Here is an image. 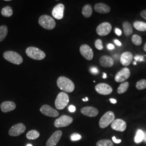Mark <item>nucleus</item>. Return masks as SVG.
Wrapping results in <instances>:
<instances>
[{"label": "nucleus", "mask_w": 146, "mask_h": 146, "mask_svg": "<svg viewBox=\"0 0 146 146\" xmlns=\"http://www.w3.org/2000/svg\"><path fill=\"white\" fill-rule=\"evenodd\" d=\"M82 13L83 15L85 17H87V18L90 17L93 14L92 7L89 4H87L86 5H84V7L82 8Z\"/></svg>", "instance_id": "nucleus-23"}, {"label": "nucleus", "mask_w": 146, "mask_h": 146, "mask_svg": "<svg viewBox=\"0 0 146 146\" xmlns=\"http://www.w3.org/2000/svg\"><path fill=\"white\" fill-rule=\"evenodd\" d=\"M82 114L88 117H95L99 114V110L93 107H85L81 110Z\"/></svg>", "instance_id": "nucleus-18"}, {"label": "nucleus", "mask_w": 146, "mask_h": 146, "mask_svg": "<svg viewBox=\"0 0 146 146\" xmlns=\"http://www.w3.org/2000/svg\"><path fill=\"white\" fill-rule=\"evenodd\" d=\"M27 146H32V145H31V144H28V145H27Z\"/></svg>", "instance_id": "nucleus-49"}, {"label": "nucleus", "mask_w": 146, "mask_h": 146, "mask_svg": "<svg viewBox=\"0 0 146 146\" xmlns=\"http://www.w3.org/2000/svg\"><path fill=\"white\" fill-rule=\"evenodd\" d=\"M69 98L68 94L64 92H61L58 94L55 101L56 109L62 110L64 109L68 104Z\"/></svg>", "instance_id": "nucleus-5"}, {"label": "nucleus", "mask_w": 146, "mask_h": 146, "mask_svg": "<svg viewBox=\"0 0 146 146\" xmlns=\"http://www.w3.org/2000/svg\"><path fill=\"white\" fill-rule=\"evenodd\" d=\"M58 87L66 93H72L74 90L75 85L72 80L65 76H60L57 80Z\"/></svg>", "instance_id": "nucleus-1"}, {"label": "nucleus", "mask_w": 146, "mask_h": 146, "mask_svg": "<svg viewBox=\"0 0 146 146\" xmlns=\"http://www.w3.org/2000/svg\"><path fill=\"white\" fill-rule=\"evenodd\" d=\"M115 120V115L111 111L106 112L100 119L99 121V126L101 128H105L107 127L110 124Z\"/></svg>", "instance_id": "nucleus-6"}, {"label": "nucleus", "mask_w": 146, "mask_h": 146, "mask_svg": "<svg viewBox=\"0 0 146 146\" xmlns=\"http://www.w3.org/2000/svg\"><path fill=\"white\" fill-rule=\"evenodd\" d=\"M26 53L28 57L36 60H42L46 58V54L44 52L36 47L27 48Z\"/></svg>", "instance_id": "nucleus-2"}, {"label": "nucleus", "mask_w": 146, "mask_h": 146, "mask_svg": "<svg viewBox=\"0 0 146 146\" xmlns=\"http://www.w3.org/2000/svg\"><path fill=\"white\" fill-rule=\"evenodd\" d=\"M81 54L87 60H92L94 56V53L92 48L87 44H82L80 48Z\"/></svg>", "instance_id": "nucleus-13"}, {"label": "nucleus", "mask_w": 146, "mask_h": 146, "mask_svg": "<svg viewBox=\"0 0 146 146\" xmlns=\"http://www.w3.org/2000/svg\"><path fill=\"white\" fill-rule=\"evenodd\" d=\"M112 29V26L108 22H104L101 23L96 28L97 34L101 36L108 35Z\"/></svg>", "instance_id": "nucleus-8"}, {"label": "nucleus", "mask_w": 146, "mask_h": 146, "mask_svg": "<svg viewBox=\"0 0 146 146\" xmlns=\"http://www.w3.org/2000/svg\"><path fill=\"white\" fill-rule=\"evenodd\" d=\"M13 11L11 7L9 6H5L4 8H2L1 11V14L2 15L6 17H9L13 15Z\"/></svg>", "instance_id": "nucleus-26"}, {"label": "nucleus", "mask_w": 146, "mask_h": 146, "mask_svg": "<svg viewBox=\"0 0 146 146\" xmlns=\"http://www.w3.org/2000/svg\"><path fill=\"white\" fill-rule=\"evenodd\" d=\"M143 140L146 142V133H144V138H143Z\"/></svg>", "instance_id": "nucleus-45"}, {"label": "nucleus", "mask_w": 146, "mask_h": 146, "mask_svg": "<svg viewBox=\"0 0 146 146\" xmlns=\"http://www.w3.org/2000/svg\"><path fill=\"white\" fill-rule=\"evenodd\" d=\"M143 138H144L143 131H142L141 129H139L137 131L135 138H134L135 142L136 143H140L143 140Z\"/></svg>", "instance_id": "nucleus-27"}, {"label": "nucleus", "mask_w": 146, "mask_h": 146, "mask_svg": "<svg viewBox=\"0 0 146 146\" xmlns=\"http://www.w3.org/2000/svg\"><path fill=\"white\" fill-rule=\"evenodd\" d=\"M68 110H69V111L70 112L74 113V112H75V110H76V107H75L74 106H73V105H70V106H69V107H68Z\"/></svg>", "instance_id": "nucleus-37"}, {"label": "nucleus", "mask_w": 146, "mask_h": 146, "mask_svg": "<svg viewBox=\"0 0 146 146\" xmlns=\"http://www.w3.org/2000/svg\"><path fill=\"white\" fill-rule=\"evenodd\" d=\"M95 89L98 93L104 95H107L111 94L113 92V88L108 84L101 83L98 84Z\"/></svg>", "instance_id": "nucleus-11"}, {"label": "nucleus", "mask_w": 146, "mask_h": 146, "mask_svg": "<svg viewBox=\"0 0 146 146\" xmlns=\"http://www.w3.org/2000/svg\"><path fill=\"white\" fill-rule=\"evenodd\" d=\"M136 88L139 90H143L146 88V80L142 79L136 84Z\"/></svg>", "instance_id": "nucleus-32"}, {"label": "nucleus", "mask_w": 146, "mask_h": 146, "mask_svg": "<svg viewBox=\"0 0 146 146\" xmlns=\"http://www.w3.org/2000/svg\"><path fill=\"white\" fill-rule=\"evenodd\" d=\"M114 42H115V44L117 46H121V45H122V43L119 40H114Z\"/></svg>", "instance_id": "nucleus-42"}, {"label": "nucleus", "mask_w": 146, "mask_h": 146, "mask_svg": "<svg viewBox=\"0 0 146 146\" xmlns=\"http://www.w3.org/2000/svg\"><path fill=\"white\" fill-rule=\"evenodd\" d=\"M89 71L90 73L94 75H96L99 73V70L98 68L95 67H92L89 69Z\"/></svg>", "instance_id": "nucleus-35"}, {"label": "nucleus", "mask_w": 146, "mask_h": 146, "mask_svg": "<svg viewBox=\"0 0 146 146\" xmlns=\"http://www.w3.org/2000/svg\"><path fill=\"white\" fill-rule=\"evenodd\" d=\"M64 10V5L62 3L58 4L52 9V16L57 20H61L63 17Z\"/></svg>", "instance_id": "nucleus-16"}, {"label": "nucleus", "mask_w": 146, "mask_h": 146, "mask_svg": "<svg viewBox=\"0 0 146 146\" xmlns=\"http://www.w3.org/2000/svg\"><path fill=\"white\" fill-rule=\"evenodd\" d=\"M133 64H134V65H136V62H135V61L133 62Z\"/></svg>", "instance_id": "nucleus-48"}, {"label": "nucleus", "mask_w": 146, "mask_h": 146, "mask_svg": "<svg viewBox=\"0 0 146 146\" xmlns=\"http://www.w3.org/2000/svg\"><path fill=\"white\" fill-rule=\"evenodd\" d=\"M0 107L2 112L8 113L15 109L16 104L12 101H5L1 104Z\"/></svg>", "instance_id": "nucleus-20"}, {"label": "nucleus", "mask_w": 146, "mask_h": 146, "mask_svg": "<svg viewBox=\"0 0 146 146\" xmlns=\"http://www.w3.org/2000/svg\"><path fill=\"white\" fill-rule=\"evenodd\" d=\"M40 133L36 130L29 131L27 133V138L28 140H36L40 136Z\"/></svg>", "instance_id": "nucleus-25"}, {"label": "nucleus", "mask_w": 146, "mask_h": 146, "mask_svg": "<svg viewBox=\"0 0 146 146\" xmlns=\"http://www.w3.org/2000/svg\"><path fill=\"white\" fill-rule=\"evenodd\" d=\"M122 27L125 36L129 37L131 36L133 32V27L131 26V23L129 22L125 21L123 23Z\"/></svg>", "instance_id": "nucleus-22"}, {"label": "nucleus", "mask_w": 146, "mask_h": 146, "mask_svg": "<svg viewBox=\"0 0 146 146\" xmlns=\"http://www.w3.org/2000/svg\"><path fill=\"white\" fill-rule=\"evenodd\" d=\"M102 78H107V74H106V73H103V76H102Z\"/></svg>", "instance_id": "nucleus-44"}, {"label": "nucleus", "mask_w": 146, "mask_h": 146, "mask_svg": "<svg viewBox=\"0 0 146 146\" xmlns=\"http://www.w3.org/2000/svg\"><path fill=\"white\" fill-rule=\"evenodd\" d=\"M115 33L117 36H121L122 35V31L119 28H115Z\"/></svg>", "instance_id": "nucleus-38"}, {"label": "nucleus", "mask_w": 146, "mask_h": 146, "mask_svg": "<svg viewBox=\"0 0 146 146\" xmlns=\"http://www.w3.org/2000/svg\"><path fill=\"white\" fill-rule=\"evenodd\" d=\"M129 82H127V81L121 84L117 88V93L120 94H123V93H125L129 88Z\"/></svg>", "instance_id": "nucleus-29"}, {"label": "nucleus", "mask_w": 146, "mask_h": 146, "mask_svg": "<svg viewBox=\"0 0 146 146\" xmlns=\"http://www.w3.org/2000/svg\"><path fill=\"white\" fill-rule=\"evenodd\" d=\"M40 111L43 115L49 117H55L59 115V113L56 110L52 108V107L47 104L42 106L40 108Z\"/></svg>", "instance_id": "nucleus-12"}, {"label": "nucleus", "mask_w": 146, "mask_h": 146, "mask_svg": "<svg viewBox=\"0 0 146 146\" xmlns=\"http://www.w3.org/2000/svg\"><path fill=\"white\" fill-rule=\"evenodd\" d=\"M99 63L101 66L106 68H110L114 65V61L113 58L107 55H104L100 58Z\"/></svg>", "instance_id": "nucleus-19"}, {"label": "nucleus", "mask_w": 146, "mask_h": 146, "mask_svg": "<svg viewBox=\"0 0 146 146\" xmlns=\"http://www.w3.org/2000/svg\"><path fill=\"white\" fill-rule=\"evenodd\" d=\"M3 58L11 63L15 64H21L23 62V58L21 55L14 51H7L3 53Z\"/></svg>", "instance_id": "nucleus-4"}, {"label": "nucleus", "mask_w": 146, "mask_h": 146, "mask_svg": "<svg viewBox=\"0 0 146 146\" xmlns=\"http://www.w3.org/2000/svg\"><path fill=\"white\" fill-rule=\"evenodd\" d=\"M133 26L139 31H146V23L145 22L142 21H135L133 23Z\"/></svg>", "instance_id": "nucleus-24"}, {"label": "nucleus", "mask_w": 146, "mask_h": 146, "mask_svg": "<svg viewBox=\"0 0 146 146\" xmlns=\"http://www.w3.org/2000/svg\"><path fill=\"white\" fill-rule=\"evenodd\" d=\"M71 140L73 141H78L81 139V136L78 133H74L70 137Z\"/></svg>", "instance_id": "nucleus-34"}, {"label": "nucleus", "mask_w": 146, "mask_h": 146, "mask_svg": "<svg viewBox=\"0 0 146 146\" xmlns=\"http://www.w3.org/2000/svg\"><path fill=\"white\" fill-rule=\"evenodd\" d=\"M131 41L136 46H140L142 44V39L140 36L135 34L131 37Z\"/></svg>", "instance_id": "nucleus-31"}, {"label": "nucleus", "mask_w": 146, "mask_h": 146, "mask_svg": "<svg viewBox=\"0 0 146 146\" xmlns=\"http://www.w3.org/2000/svg\"><path fill=\"white\" fill-rule=\"evenodd\" d=\"M8 28L6 26H0V42L3 41L8 34Z\"/></svg>", "instance_id": "nucleus-28"}, {"label": "nucleus", "mask_w": 146, "mask_h": 146, "mask_svg": "<svg viewBox=\"0 0 146 146\" xmlns=\"http://www.w3.org/2000/svg\"><path fill=\"white\" fill-rule=\"evenodd\" d=\"M96 146H113V142L110 140H101L96 143Z\"/></svg>", "instance_id": "nucleus-30"}, {"label": "nucleus", "mask_w": 146, "mask_h": 146, "mask_svg": "<svg viewBox=\"0 0 146 146\" xmlns=\"http://www.w3.org/2000/svg\"><path fill=\"white\" fill-rule=\"evenodd\" d=\"M107 48H108L109 50H113V49H114L115 48V47H114V46L113 44H111V43H110V44H108V46H107Z\"/></svg>", "instance_id": "nucleus-41"}, {"label": "nucleus", "mask_w": 146, "mask_h": 146, "mask_svg": "<svg viewBox=\"0 0 146 146\" xmlns=\"http://www.w3.org/2000/svg\"><path fill=\"white\" fill-rule=\"evenodd\" d=\"M134 58L135 60V62L144 61V57L141 55H136Z\"/></svg>", "instance_id": "nucleus-36"}, {"label": "nucleus", "mask_w": 146, "mask_h": 146, "mask_svg": "<svg viewBox=\"0 0 146 146\" xmlns=\"http://www.w3.org/2000/svg\"><path fill=\"white\" fill-rule=\"evenodd\" d=\"M133 59V54L129 52H125L122 53L120 57V62L124 66H128Z\"/></svg>", "instance_id": "nucleus-17"}, {"label": "nucleus", "mask_w": 146, "mask_h": 146, "mask_svg": "<svg viewBox=\"0 0 146 146\" xmlns=\"http://www.w3.org/2000/svg\"><path fill=\"white\" fill-rule=\"evenodd\" d=\"M95 46L97 49L99 50H102L104 49V46L102 40L101 39H97L95 42Z\"/></svg>", "instance_id": "nucleus-33"}, {"label": "nucleus", "mask_w": 146, "mask_h": 146, "mask_svg": "<svg viewBox=\"0 0 146 146\" xmlns=\"http://www.w3.org/2000/svg\"><path fill=\"white\" fill-rule=\"evenodd\" d=\"M112 140H113V141L114 142H115V143H121V140H120V139H117L115 136H113L112 137Z\"/></svg>", "instance_id": "nucleus-40"}, {"label": "nucleus", "mask_w": 146, "mask_h": 146, "mask_svg": "<svg viewBox=\"0 0 146 146\" xmlns=\"http://www.w3.org/2000/svg\"><path fill=\"white\" fill-rule=\"evenodd\" d=\"M143 50L145 51L146 52V43H145V44L144 45V47H143Z\"/></svg>", "instance_id": "nucleus-47"}, {"label": "nucleus", "mask_w": 146, "mask_h": 146, "mask_svg": "<svg viewBox=\"0 0 146 146\" xmlns=\"http://www.w3.org/2000/svg\"><path fill=\"white\" fill-rule=\"evenodd\" d=\"M110 101L111 104H115L117 103L116 100L114 99H110Z\"/></svg>", "instance_id": "nucleus-43"}, {"label": "nucleus", "mask_w": 146, "mask_h": 146, "mask_svg": "<svg viewBox=\"0 0 146 146\" xmlns=\"http://www.w3.org/2000/svg\"><path fill=\"white\" fill-rule=\"evenodd\" d=\"M94 9L97 13L100 14H108L110 11V7L103 3H99L94 6Z\"/></svg>", "instance_id": "nucleus-21"}, {"label": "nucleus", "mask_w": 146, "mask_h": 146, "mask_svg": "<svg viewBox=\"0 0 146 146\" xmlns=\"http://www.w3.org/2000/svg\"><path fill=\"white\" fill-rule=\"evenodd\" d=\"M62 135V131H55L48 140L46 146H55L60 140Z\"/></svg>", "instance_id": "nucleus-14"}, {"label": "nucleus", "mask_w": 146, "mask_h": 146, "mask_svg": "<svg viewBox=\"0 0 146 146\" xmlns=\"http://www.w3.org/2000/svg\"><path fill=\"white\" fill-rule=\"evenodd\" d=\"M130 75V70L128 68H123L115 75V81L117 82H123L129 78Z\"/></svg>", "instance_id": "nucleus-10"}, {"label": "nucleus", "mask_w": 146, "mask_h": 146, "mask_svg": "<svg viewBox=\"0 0 146 146\" xmlns=\"http://www.w3.org/2000/svg\"><path fill=\"white\" fill-rule=\"evenodd\" d=\"M26 129L25 125L19 123L12 126L9 131V135L11 136H17L23 134Z\"/></svg>", "instance_id": "nucleus-9"}, {"label": "nucleus", "mask_w": 146, "mask_h": 146, "mask_svg": "<svg viewBox=\"0 0 146 146\" xmlns=\"http://www.w3.org/2000/svg\"><path fill=\"white\" fill-rule=\"evenodd\" d=\"M82 101H88V98H86L85 99H82Z\"/></svg>", "instance_id": "nucleus-46"}, {"label": "nucleus", "mask_w": 146, "mask_h": 146, "mask_svg": "<svg viewBox=\"0 0 146 146\" xmlns=\"http://www.w3.org/2000/svg\"><path fill=\"white\" fill-rule=\"evenodd\" d=\"M38 23L44 29L52 30L56 26V22L50 16L42 15L38 19Z\"/></svg>", "instance_id": "nucleus-3"}, {"label": "nucleus", "mask_w": 146, "mask_h": 146, "mask_svg": "<svg viewBox=\"0 0 146 146\" xmlns=\"http://www.w3.org/2000/svg\"><path fill=\"white\" fill-rule=\"evenodd\" d=\"M111 127L113 129L119 131H124L127 127L125 121L122 119H117L111 123Z\"/></svg>", "instance_id": "nucleus-15"}, {"label": "nucleus", "mask_w": 146, "mask_h": 146, "mask_svg": "<svg viewBox=\"0 0 146 146\" xmlns=\"http://www.w3.org/2000/svg\"><path fill=\"white\" fill-rule=\"evenodd\" d=\"M140 15L142 18L145 19L146 20V9L142 11L140 13Z\"/></svg>", "instance_id": "nucleus-39"}, {"label": "nucleus", "mask_w": 146, "mask_h": 146, "mask_svg": "<svg viewBox=\"0 0 146 146\" xmlns=\"http://www.w3.org/2000/svg\"><path fill=\"white\" fill-rule=\"evenodd\" d=\"M73 121V119L68 115H62L54 122V125L56 128L65 127L70 125Z\"/></svg>", "instance_id": "nucleus-7"}]
</instances>
